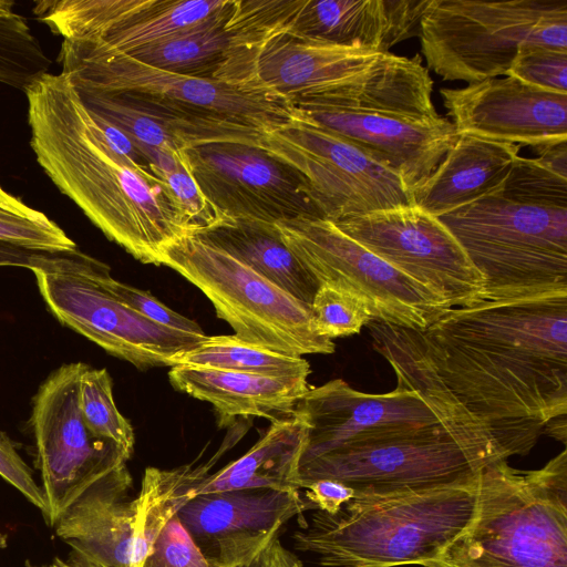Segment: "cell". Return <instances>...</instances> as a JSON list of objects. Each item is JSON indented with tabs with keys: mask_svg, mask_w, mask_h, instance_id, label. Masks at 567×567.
<instances>
[{
	"mask_svg": "<svg viewBox=\"0 0 567 567\" xmlns=\"http://www.w3.org/2000/svg\"><path fill=\"white\" fill-rule=\"evenodd\" d=\"M460 133L527 145L533 150L567 141V94L498 76L458 89H441Z\"/></svg>",
	"mask_w": 567,
	"mask_h": 567,
	"instance_id": "obj_17",
	"label": "cell"
},
{
	"mask_svg": "<svg viewBox=\"0 0 567 567\" xmlns=\"http://www.w3.org/2000/svg\"><path fill=\"white\" fill-rule=\"evenodd\" d=\"M293 412L307 426L300 466L344 446L443 424L426 400L399 383L391 392L370 394L334 379L309 388Z\"/></svg>",
	"mask_w": 567,
	"mask_h": 567,
	"instance_id": "obj_16",
	"label": "cell"
},
{
	"mask_svg": "<svg viewBox=\"0 0 567 567\" xmlns=\"http://www.w3.org/2000/svg\"><path fill=\"white\" fill-rule=\"evenodd\" d=\"M0 243L35 252H66L75 243L43 212L0 185Z\"/></svg>",
	"mask_w": 567,
	"mask_h": 567,
	"instance_id": "obj_32",
	"label": "cell"
},
{
	"mask_svg": "<svg viewBox=\"0 0 567 567\" xmlns=\"http://www.w3.org/2000/svg\"><path fill=\"white\" fill-rule=\"evenodd\" d=\"M299 567H305V566L302 565V563H300V564H299Z\"/></svg>",
	"mask_w": 567,
	"mask_h": 567,
	"instance_id": "obj_46",
	"label": "cell"
},
{
	"mask_svg": "<svg viewBox=\"0 0 567 567\" xmlns=\"http://www.w3.org/2000/svg\"><path fill=\"white\" fill-rule=\"evenodd\" d=\"M25 567H39V566H34V565H31L30 563H27ZM43 567H59V566L54 563L51 566H43Z\"/></svg>",
	"mask_w": 567,
	"mask_h": 567,
	"instance_id": "obj_45",
	"label": "cell"
},
{
	"mask_svg": "<svg viewBox=\"0 0 567 567\" xmlns=\"http://www.w3.org/2000/svg\"><path fill=\"white\" fill-rule=\"evenodd\" d=\"M214 456L203 464H186L172 470L147 467L133 502L132 567H141L164 526L195 496L209 475Z\"/></svg>",
	"mask_w": 567,
	"mask_h": 567,
	"instance_id": "obj_27",
	"label": "cell"
},
{
	"mask_svg": "<svg viewBox=\"0 0 567 567\" xmlns=\"http://www.w3.org/2000/svg\"><path fill=\"white\" fill-rule=\"evenodd\" d=\"M58 61L78 90L135 93L259 131L279 127L292 114L290 101L275 93L159 70L99 41L63 40Z\"/></svg>",
	"mask_w": 567,
	"mask_h": 567,
	"instance_id": "obj_9",
	"label": "cell"
},
{
	"mask_svg": "<svg viewBox=\"0 0 567 567\" xmlns=\"http://www.w3.org/2000/svg\"><path fill=\"white\" fill-rule=\"evenodd\" d=\"M141 567H225L195 543L175 515L156 537Z\"/></svg>",
	"mask_w": 567,
	"mask_h": 567,
	"instance_id": "obj_37",
	"label": "cell"
},
{
	"mask_svg": "<svg viewBox=\"0 0 567 567\" xmlns=\"http://www.w3.org/2000/svg\"><path fill=\"white\" fill-rule=\"evenodd\" d=\"M342 233L410 277L451 308L485 299L484 280L435 216L414 205L332 221Z\"/></svg>",
	"mask_w": 567,
	"mask_h": 567,
	"instance_id": "obj_14",
	"label": "cell"
},
{
	"mask_svg": "<svg viewBox=\"0 0 567 567\" xmlns=\"http://www.w3.org/2000/svg\"><path fill=\"white\" fill-rule=\"evenodd\" d=\"M437 218L482 275L486 300L567 292V177L536 157L518 156L497 187Z\"/></svg>",
	"mask_w": 567,
	"mask_h": 567,
	"instance_id": "obj_3",
	"label": "cell"
},
{
	"mask_svg": "<svg viewBox=\"0 0 567 567\" xmlns=\"http://www.w3.org/2000/svg\"><path fill=\"white\" fill-rule=\"evenodd\" d=\"M78 564V563H76Z\"/></svg>",
	"mask_w": 567,
	"mask_h": 567,
	"instance_id": "obj_47",
	"label": "cell"
},
{
	"mask_svg": "<svg viewBox=\"0 0 567 567\" xmlns=\"http://www.w3.org/2000/svg\"><path fill=\"white\" fill-rule=\"evenodd\" d=\"M537 159L557 174L567 177V141L534 150Z\"/></svg>",
	"mask_w": 567,
	"mask_h": 567,
	"instance_id": "obj_42",
	"label": "cell"
},
{
	"mask_svg": "<svg viewBox=\"0 0 567 567\" xmlns=\"http://www.w3.org/2000/svg\"><path fill=\"white\" fill-rule=\"evenodd\" d=\"M313 327L327 339L357 334L373 321L367 301L354 291L323 282L310 305Z\"/></svg>",
	"mask_w": 567,
	"mask_h": 567,
	"instance_id": "obj_34",
	"label": "cell"
},
{
	"mask_svg": "<svg viewBox=\"0 0 567 567\" xmlns=\"http://www.w3.org/2000/svg\"><path fill=\"white\" fill-rule=\"evenodd\" d=\"M35 251L0 243V267L12 266L30 268Z\"/></svg>",
	"mask_w": 567,
	"mask_h": 567,
	"instance_id": "obj_43",
	"label": "cell"
},
{
	"mask_svg": "<svg viewBox=\"0 0 567 567\" xmlns=\"http://www.w3.org/2000/svg\"><path fill=\"white\" fill-rule=\"evenodd\" d=\"M228 1L152 0L148 7L113 27L101 39L92 41L128 53L190 31L220 13Z\"/></svg>",
	"mask_w": 567,
	"mask_h": 567,
	"instance_id": "obj_29",
	"label": "cell"
},
{
	"mask_svg": "<svg viewBox=\"0 0 567 567\" xmlns=\"http://www.w3.org/2000/svg\"><path fill=\"white\" fill-rule=\"evenodd\" d=\"M194 235L228 252L300 302L311 305L320 282L287 247L276 224L229 219Z\"/></svg>",
	"mask_w": 567,
	"mask_h": 567,
	"instance_id": "obj_26",
	"label": "cell"
},
{
	"mask_svg": "<svg viewBox=\"0 0 567 567\" xmlns=\"http://www.w3.org/2000/svg\"><path fill=\"white\" fill-rule=\"evenodd\" d=\"M543 433L566 444L567 439V414L549 420L543 429Z\"/></svg>",
	"mask_w": 567,
	"mask_h": 567,
	"instance_id": "obj_44",
	"label": "cell"
},
{
	"mask_svg": "<svg viewBox=\"0 0 567 567\" xmlns=\"http://www.w3.org/2000/svg\"><path fill=\"white\" fill-rule=\"evenodd\" d=\"M306 435V423L295 412L272 420L243 456L209 474L196 489L195 496L250 488L301 489L299 466Z\"/></svg>",
	"mask_w": 567,
	"mask_h": 567,
	"instance_id": "obj_25",
	"label": "cell"
},
{
	"mask_svg": "<svg viewBox=\"0 0 567 567\" xmlns=\"http://www.w3.org/2000/svg\"><path fill=\"white\" fill-rule=\"evenodd\" d=\"M30 145L58 189L143 264L194 229L167 184L114 148L69 76L47 73L25 92Z\"/></svg>",
	"mask_w": 567,
	"mask_h": 567,
	"instance_id": "obj_2",
	"label": "cell"
},
{
	"mask_svg": "<svg viewBox=\"0 0 567 567\" xmlns=\"http://www.w3.org/2000/svg\"><path fill=\"white\" fill-rule=\"evenodd\" d=\"M94 270L100 282L110 292L146 319L166 328L193 334H205L198 323L169 309L150 291L128 286L114 279L106 264L96 259Z\"/></svg>",
	"mask_w": 567,
	"mask_h": 567,
	"instance_id": "obj_36",
	"label": "cell"
},
{
	"mask_svg": "<svg viewBox=\"0 0 567 567\" xmlns=\"http://www.w3.org/2000/svg\"><path fill=\"white\" fill-rule=\"evenodd\" d=\"M230 6L231 0L220 13L186 33L125 54L167 72L215 80L233 45L226 27Z\"/></svg>",
	"mask_w": 567,
	"mask_h": 567,
	"instance_id": "obj_28",
	"label": "cell"
},
{
	"mask_svg": "<svg viewBox=\"0 0 567 567\" xmlns=\"http://www.w3.org/2000/svg\"><path fill=\"white\" fill-rule=\"evenodd\" d=\"M301 561L279 540V535L270 539L248 559L233 567H299Z\"/></svg>",
	"mask_w": 567,
	"mask_h": 567,
	"instance_id": "obj_41",
	"label": "cell"
},
{
	"mask_svg": "<svg viewBox=\"0 0 567 567\" xmlns=\"http://www.w3.org/2000/svg\"><path fill=\"white\" fill-rule=\"evenodd\" d=\"M519 145L460 133L433 173L410 189L411 204L440 217L497 187L509 174Z\"/></svg>",
	"mask_w": 567,
	"mask_h": 567,
	"instance_id": "obj_24",
	"label": "cell"
},
{
	"mask_svg": "<svg viewBox=\"0 0 567 567\" xmlns=\"http://www.w3.org/2000/svg\"><path fill=\"white\" fill-rule=\"evenodd\" d=\"M0 475L37 506L42 514L45 502L41 487L35 483L30 467L21 458L14 444L0 433Z\"/></svg>",
	"mask_w": 567,
	"mask_h": 567,
	"instance_id": "obj_39",
	"label": "cell"
},
{
	"mask_svg": "<svg viewBox=\"0 0 567 567\" xmlns=\"http://www.w3.org/2000/svg\"><path fill=\"white\" fill-rule=\"evenodd\" d=\"M256 144L298 171L322 217L330 221L412 205L392 169L344 137L291 114L261 131Z\"/></svg>",
	"mask_w": 567,
	"mask_h": 567,
	"instance_id": "obj_11",
	"label": "cell"
},
{
	"mask_svg": "<svg viewBox=\"0 0 567 567\" xmlns=\"http://www.w3.org/2000/svg\"><path fill=\"white\" fill-rule=\"evenodd\" d=\"M423 567H567V451L539 470L478 474L473 517Z\"/></svg>",
	"mask_w": 567,
	"mask_h": 567,
	"instance_id": "obj_5",
	"label": "cell"
},
{
	"mask_svg": "<svg viewBox=\"0 0 567 567\" xmlns=\"http://www.w3.org/2000/svg\"><path fill=\"white\" fill-rule=\"evenodd\" d=\"M309 509L299 491L250 488L196 495L176 515L200 548L233 567L278 536L290 518Z\"/></svg>",
	"mask_w": 567,
	"mask_h": 567,
	"instance_id": "obj_19",
	"label": "cell"
},
{
	"mask_svg": "<svg viewBox=\"0 0 567 567\" xmlns=\"http://www.w3.org/2000/svg\"><path fill=\"white\" fill-rule=\"evenodd\" d=\"M419 37L444 81L506 76L522 45L567 51V0H431Z\"/></svg>",
	"mask_w": 567,
	"mask_h": 567,
	"instance_id": "obj_6",
	"label": "cell"
},
{
	"mask_svg": "<svg viewBox=\"0 0 567 567\" xmlns=\"http://www.w3.org/2000/svg\"><path fill=\"white\" fill-rule=\"evenodd\" d=\"M303 488L306 489L305 499L311 509L327 514H336L355 495L353 488L330 478L310 482Z\"/></svg>",
	"mask_w": 567,
	"mask_h": 567,
	"instance_id": "obj_40",
	"label": "cell"
},
{
	"mask_svg": "<svg viewBox=\"0 0 567 567\" xmlns=\"http://www.w3.org/2000/svg\"><path fill=\"white\" fill-rule=\"evenodd\" d=\"M424 354L506 458L567 414V292L450 308L419 330Z\"/></svg>",
	"mask_w": 567,
	"mask_h": 567,
	"instance_id": "obj_1",
	"label": "cell"
},
{
	"mask_svg": "<svg viewBox=\"0 0 567 567\" xmlns=\"http://www.w3.org/2000/svg\"><path fill=\"white\" fill-rule=\"evenodd\" d=\"M507 75L539 89L567 94V51L522 45Z\"/></svg>",
	"mask_w": 567,
	"mask_h": 567,
	"instance_id": "obj_35",
	"label": "cell"
},
{
	"mask_svg": "<svg viewBox=\"0 0 567 567\" xmlns=\"http://www.w3.org/2000/svg\"><path fill=\"white\" fill-rule=\"evenodd\" d=\"M75 90L90 111L121 128L136 147L179 153L210 143L255 142L260 133L135 93Z\"/></svg>",
	"mask_w": 567,
	"mask_h": 567,
	"instance_id": "obj_21",
	"label": "cell"
},
{
	"mask_svg": "<svg viewBox=\"0 0 567 567\" xmlns=\"http://www.w3.org/2000/svg\"><path fill=\"white\" fill-rule=\"evenodd\" d=\"M476 484L477 478L419 492L355 494L336 514L316 511L293 534L295 547L326 567L422 566L473 517Z\"/></svg>",
	"mask_w": 567,
	"mask_h": 567,
	"instance_id": "obj_4",
	"label": "cell"
},
{
	"mask_svg": "<svg viewBox=\"0 0 567 567\" xmlns=\"http://www.w3.org/2000/svg\"><path fill=\"white\" fill-rule=\"evenodd\" d=\"M168 379L177 391L210 403L220 427L238 416L270 421L289 416L309 390L307 378H277L187 364L171 367Z\"/></svg>",
	"mask_w": 567,
	"mask_h": 567,
	"instance_id": "obj_23",
	"label": "cell"
},
{
	"mask_svg": "<svg viewBox=\"0 0 567 567\" xmlns=\"http://www.w3.org/2000/svg\"><path fill=\"white\" fill-rule=\"evenodd\" d=\"M162 265L196 286L237 338L291 355L334 352V342L317 333L310 306L198 236L168 246Z\"/></svg>",
	"mask_w": 567,
	"mask_h": 567,
	"instance_id": "obj_7",
	"label": "cell"
},
{
	"mask_svg": "<svg viewBox=\"0 0 567 567\" xmlns=\"http://www.w3.org/2000/svg\"><path fill=\"white\" fill-rule=\"evenodd\" d=\"M184 153L200 190L228 219L323 218L302 175L256 141L204 144Z\"/></svg>",
	"mask_w": 567,
	"mask_h": 567,
	"instance_id": "obj_15",
	"label": "cell"
},
{
	"mask_svg": "<svg viewBox=\"0 0 567 567\" xmlns=\"http://www.w3.org/2000/svg\"><path fill=\"white\" fill-rule=\"evenodd\" d=\"M127 468L102 480L60 517L56 535L83 567H132L133 502Z\"/></svg>",
	"mask_w": 567,
	"mask_h": 567,
	"instance_id": "obj_22",
	"label": "cell"
},
{
	"mask_svg": "<svg viewBox=\"0 0 567 567\" xmlns=\"http://www.w3.org/2000/svg\"><path fill=\"white\" fill-rule=\"evenodd\" d=\"M79 405L90 433L115 443L130 458L134 450V431L115 404L112 379L106 369L85 365L80 377Z\"/></svg>",
	"mask_w": 567,
	"mask_h": 567,
	"instance_id": "obj_33",
	"label": "cell"
},
{
	"mask_svg": "<svg viewBox=\"0 0 567 567\" xmlns=\"http://www.w3.org/2000/svg\"><path fill=\"white\" fill-rule=\"evenodd\" d=\"M11 0H0V83L25 92L49 73L51 59Z\"/></svg>",
	"mask_w": 567,
	"mask_h": 567,
	"instance_id": "obj_31",
	"label": "cell"
},
{
	"mask_svg": "<svg viewBox=\"0 0 567 567\" xmlns=\"http://www.w3.org/2000/svg\"><path fill=\"white\" fill-rule=\"evenodd\" d=\"M498 460L435 424L317 457L299 467V485L303 488L310 482L330 478L355 494L419 492L472 483Z\"/></svg>",
	"mask_w": 567,
	"mask_h": 567,
	"instance_id": "obj_10",
	"label": "cell"
},
{
	"mask_svg": "<svg viewBox=\"0 0 567 567\" xmlns=\"http://www.w3.org/2000/svg\"><path fill=\"white\" fill-rule=\"evenodd\" d=\"M96 259L74 249L35 252L30 270L49 310L63 324L137 369L173 367L207 337L157 324L118 300L97 279Z\"/></svg>",
	"mask_w": 567,
	"mask_h": 567,
	"instance_id": "obj_8",
	"label": "cell"
},
{
	"mask_svg": "<svg viewBox=\"0 0 567 567\" xmlns=\"http://www.w3.org/2000/svg\"><path fill=\"white\" fill-rule=\"evenodd\" d=\"M157 175L167 184L184 210L194 229V234L210 229L229 220L200 190L190 173L184 152L174 169Z\"/></svg>",
	"mask_w": 567,
	"mask_h": 567,
	"instance_id": "obj_38",
	"label": "cell"
},
{
	"mask_svg": "<svg viewBox=\"0 0 567 567\" xmlns=\"http://www.w3.org/2000/svg\"><path fill=\"white\" fill-rule=\"evenodd\" d=\"M431 0H292L282 30L312 41L391 53L419 35Z\"/></svg>",
	"mask_w": 567,
	"mask_h": 567,
	"instance_id": "obj_20",
	"label": "cell"
},
{
	"mask_svg": "<svg viewBox=\"0 0 567 567\" xmlns=\"http://www.w3.org/2000/svg\"><path fill=\"white\" fill-rule=\"evenodd\" d=\"M292 113L329 130L392 169L409 189L425 181L457 138L443 116L291 103Z\"/></svg>",
	"mask_w": 567,
	"mask_h": 567,
	"instance_id": "obj_18",
	"label": "cell"
},
{
	"mask_svg": "<svg viewBox=\"0 0 567 567\" xmlns=\"http://www.w3.org/2000/svg\"><path fill=\"white\" fill-rule=\"evenodd\" d=\"M276 226L320 285H338L361 296L373 321L424 330L451 308L328 219L301 216Z\"/></svg>",
	"mask_w": 567,
	"mask_h": 567,
	"instance_id": "obj_12",
	"label": "cell"
},
{
	"mask_svg": "<svg viewBox=\"0 0 567 567\" xmlns=\"http://www.w3.org/2000/svg\"><path fill=\"white\" fill-rule=\"evenodd\" d=\"M85 365L62 364L33 399L30 423L45 502L43 516L52 527L92 486L127 468L130 460L115 443L92 435L83 422L79 384Z\"/></svg>",
	"mask_w": 567,
	"mask_h": 567,
	"instance_id": "obj_13",
	"label": "cell"
},
{
	"mask_svg": "<svg viewBox=\"0 0 567 567\" xmlns=\"http://www.w3.org/2000/svg\"><path fill=\"white\" fill-rule=\"evenodd\" d=\"M187 364L277 378H307L309 362L299 355L286 354L246 342L235 334L207 336L194 349L174 358V365Z\"/></svg>",
	"mask_w": 567,
	"mask_h": 567,
	"instance_id": "obj_30",
	"label": "cell"
}]
</instances>
